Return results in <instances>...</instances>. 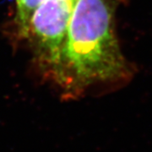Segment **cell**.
<instances>
[{
    "mask_svg": "<svg viewBox=\"0 0 152 152\" xmlns=\"http://www.w3.org/2000/svg\"><path fill=\"white\" fill-rule=\"evenodd\" d=\"M113 19V9L108 0L74 3L58 75L65 67L68 71L62 84L69 93L80 92L97 82L116 81L128 75Z\"/></svg>",
    "mask_w": 152,
    "mask_h": 152,
    "instance_id": "cell-1",
    "label": "cell"
},
{
    "mask_svg": "<svg viewBox=\"0 0 152 152\" xmlns=\"http://www.w3.org/2000/svg\"><path fill=\"white\" fill-rule=\"evenodd\" d=\"M72 7L60 0H44L33 14L26 37L41 57L55 67L57 75L63 65Z\"/></svg>",
    "mask_w": 152,
    "mask_h": 152,
    "instance_id": "cell-2",
    "label": "cell"
},
{
    "mask_svg": "<svg viewBox=\"0 0 152 152\" xmlns=\"http://www.w3.org/2000/svg\"><path fill=\"white\" fill-rule=\"evenodd\" d=\"M43 2L44 0H16L17 25L22 37H26L33 14Z\"/></svg>",
    "mask_w": 152,
    "mask_h": 152,
    "instance_id": "cell-3",
    "label": "cell"
},
{
    "mask_svg": "<svg viewBox=\"0 0 152 152\" xmlns=\"http://www.w3.org/2000/svg\"><path fill=\"white\" fill-rule=\"evenodd\" d=\"M60 1L65 2V3H68V4H71V5H73V4H74V3L75 2L76 0H60Z\"/></svg>",
    "mask_w": 152,
    "mask_h": 152,
    "instance_id": "cell-4",
    "label": "cell"
}]
</instances>
